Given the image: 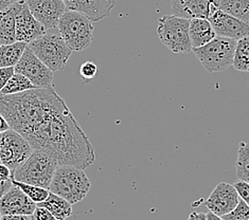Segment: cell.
<instances>
[{
  "label": "cell",
  "instance_id": "obj_1",
  "mask_svg": "<svg viewBox=\"0 0 249 220\" xmlns=\"http://www.w3.org/2000/svg\"><path fill=\"white\" fill-rule=\"evenodd\" d=\"M90 187V181L84 169L72 165H58L49 191L75 204L86 197Z\"/></svg>",
  "mask_w": 249,
  "mask_h": 220
},
{
  "label": "cell",
  "instance_id": "obj_2",
  "mask_svg": "<svg viewBox=\"0 0 249 220\" xmlns=\"http://www.w3.org/2000/svg\"><path fill=\"white\" fill-rule=\"evenodd\" d=\"M60 36L69 48L81 52L90 47L93 39V22L88 17L74 10H67L58 20Z\"/></svg>",
  "mask_w": 249,
  "mask_h": 220
},
{
  "label": "cell",
  "instance_id": "obj_3",
  "mask_svg": "<svg viewBox=\"0 0 249 220\" xmlns=\"http://www.w3.org/2000/svg\"><path fill=\"white\" fill-rule=\"evenodd\" d=\"M57 166V161L49 153L33 150L26 161L15 169L12 179L49 189Z\"/></svg>",
  "mask_w": 249,
  "mask_h": 220
},
{
  "label": "cell",
  "instance_id": "obj_4",
  "mask_svg": "<svg viewBox=\"0 0 249 220\" xmlns=\"http://www.w3.org/2000/svg\"><path fill=\"white\" fill-rule=\"evenodd\" d=\"M235 47L236 40L215 36L208 44L192 51L208 72H223L233 65Z\"/></svg>",
  "mask_w": 249,
  "mask_h": 220
},
{
  "label": "cell",
  "instance_id": "obj_5",
  "mask_svg": "<svg viewBox=\"0 0 249 220\" xmlns=\"http://www.w3.org/2000/svg\"><path fill=\"white\" fill-rule=\"evenodd\" d=\"M28 47L52 72L62 71L66 67L72 50L66 45L60 35L44 34L32 40Z\"/></svg>",
  "mask_w": 249,
  "mask_h": 220
},
{
  "label": "cell",
  "instance_id": "obj_6",
  "mask_svg": "<svg viewBox=\"0 0 249 220\" xmlns=\"http://www.w3.org/2000/svg\"><path fill=\"white\" fill-rule=\"evenodd\" d=\"M190 19L175 15H164L158 21L157 34L163 46L173 53H189L192 44L189 35Z\"/></svg>",
  "mask_w": 249,
  "mask_h": 220
},
{
  "label": "cell",
  "instance_id": "obj_7",
  "mask_svg": "<svg viewBox=\"0 0 249 220\" xmlns=\"http://www.w3.org/2000/svg\"><path fill=\"white\" fill-rule=\"evenodd\" d=\"M33 152L32 146L16 130L10 128L0 134V159L11 169L12 175Z\"/></svg>",
  "mask_w": 249,
  "mask_h": 220
},
{
  "label": "cell",
  "instance_id": "obj_8",
  "mask_svg": "<svg viewBox=\"0 0 249 220\" xmlns=\"http://www.w3.org/2000/svg\"><path fill=\"white\" fill-rule=\"evenodd\" d=\"M14 69L15 72L25 75L36 88L52 87L53 72L28 46Z\"/></svg>",
  "mask_w": 249,
  "mask_h": 220
},
{
  "label": "cell",
  "instance_id": "obj_9",
  "mask_svg": "<svg viewBox=\"0 0 249 220\" xmlns=\"http://www.w3.org/2000/svg\"><path fill=\"white\" fill-rule=\"evenodd\" d=\"M29 10L46 29L57 28L58 20L68 9L64 0H26Z\"/></svg>",
  "mask_w": 249,
  "mask_h": 220
},
{
  "label": "cell",
  "instance_id": "obj_10",
  "mask_svg": "<svg viewBox=\"0 0 249 220\" xmlns=\"http://www.w3.org/2000/svg\"><path fill=\"white\" fill-rule=\"evenodd\" d=\"M172 14L182 18H206L218 10V0H171Z\"/></svg>",
  "mask_w": 249,
  "mask_h": 220
},
{
  "label": "cell",
  "instance_id": "obj_11",
  "mask_svg": "<svg viewBox=\"0 0 249 220\" xmlns=\"http://www.w3.org/2000/svg\"><path fill=\"white\" fill-rule=\"evenodd\" d=\"M239 202L240 197L233 184L221 182L213 189L205 204L210 212L222 217L234 210Z\"/></svg>",
  "mask_w": 249,
  "mask_h": 220
},
{
  "label": "cell",
  "instance_id": "obj_12",
  "mask_svg": "<svg viewBox=\"0 0 249 220\" xmlns=\"http://www.w3.org/2000/svg\"><path fill=\"white\" fill-rule=\"evenodd\" d=\"M209 21L214 29L216 36L226 37L238 41L249 35V23L242 21L225 12L217 10Z\"/></svg>",
  "mask_w": 249,
  "mask_h": 220
},
{
  "label": "cell",
  "instance_id": "obj_13",
  "mask_svg": "<svg viewBox=\"0 0 249 220\" xmlns=\"http://www.w3.org/2000/svg\"><path fill=\"white\" fill-rule=\"evenodd\" d=\"M36 206V203L14 184L0 198V214L1 215L31 216Z\"/></svg>",
  "mask_w": 249,
  "mask_h": 220
},
{
  "label": "cell",
  "instance_id": "obj_14",
  "mask_svg": "<svg viewBox=\"0 0 249 220\" xmlns=\"http://www.w3.org/2000/svg\"><path fill=\"white\" fill-rule=\"evenodd\" d=\"M46 28L35 18L25 3L16 16V41L29 44L46 34Z\"/></svg>",
  "mask_w": 249,
  "mask_h": 220
},
{
  "label": "cell",
  "instance_id": "obj_15",
  "mask_svg": "<svg viewBox=\"0 0 249 220\" xmlns=\"http://www.w3.org/2000/svg\"><path fill=\"white\" fill-rule=\"evenodd\" d=\"M117 0H72L69 10L85 14L92 22L108 17L116 7Z\"/></svg>",
  "mask_w": 249,
  "mask_h": 220
},
{
  "label": "cell",
  "instance_id": "obj_16",
  "mask_svg": "<svg viewBox=\"0 0 249 220\" xmlns=\"http://www.w3.org/2000/svg\"><path fill=\"white\" fill-rule=\"evenodd\" d=\"M25 0L12 4L7 10L0 12V45H9L16 41V16Z\"/></svg>",
  "mask_w": 249,
  "mask_h": 220
},
{
  "label": "cell",
  "instance_id": "obj_17",
  "mask_svg": "<svg viewBox=\"0 0 249 220\" xmlns=\"http://www.w3.org/2000/svg\"><path fill=\"white\" fill-rule=\"evenodd\" d=\"M189 35L191 39L192 49L205 46L216 36L211 22L206 18L190 19Z\"/></svg>",
  "mask_w": 249,
  "mask_h": 220
},
{
  "label": "cell",
  "instance_id": "obj_18",
  "mask_svg": "<svg viewBox=\"0 0 249 220\" xmlns=\"http://www.w3.org/2000/svg\"><path fill=\"white\" fill-rule=\"evenodd\" d=\"M36 205L48 210L56 220H67L72 215V204L52 192L49 193V196L45 201Z\"/></svg>",
  "mask_w": 249,
  "mask_h": 220
},
{
  "label": "cell",
  "instance_id": "obj_19",
  "mask_svg": "<svg viewBox=\"0 0 249 220\" xmlns=\"http://www.w3.org/2000/svg\"><path fill=\"white\" fill-rule=\"evenodd\" d=\"M28 44L15 41L13 44L0 45V68L15 67L25 52Z\"/></svg>",
  "mask_w": 249,
  "mask_h": 220
},
{
  "label": "cell",
  "instance_id": "obj_20",
  "mask_svg": "<svg viewBox=\"0 0 249 220\" xmlns=\"http://www.w3.org/2000/svg\"><path fill=\"white\" fill-rule=\"evenodd\" d=\"M218 10L249 23V0H218Z\"/></svg>",
  "mask_w": 249,
  "mask_h": 220
},
{
  "label": "cell",
  "instance_id": "obj_21",
  "mask_svg": "<svg viewBox=\"0 0 249 220\" xmlns=\"http://www.w3.org/2000/svg\"><path fill=\"white\" fill-rule=\"evenodd\" d=\"M232 66L241 72H249V35L236 41Z\"/></svg>",
  "mask_w": 249,
  "mask_h": 220
},
{
  "label": "cell",
  "instance_id": "obj_22",
  "mask_svg": "<svg viewBox=\"0 0 249 220\" xmlns=\"http://www.w3.org/2000/svg\"><path fill=\"white\" fill-rule=\"evenodd\" d=\"M35 88L36 87L25 75L15 72L7 83V85L0 90V94H2V96H5V94H16Z\"/></svg>",
  "mask_w": 249,
  "mask_h": 220
},
{
  "label": "cell",
  "instance_id": "obj_23",
  "mask_svg": "<svg viewBox=\"0 0 249 220\" xmlns=\"http://www.w3.org/2000/svg\"><path fill=\"white\" fill-rule=\"evenodd\" d=\"M235 171L239 180L249 183V143L241 142L239 144L238 158L235 161Z\"/></svg>",
  "mask_w": 249,
  "mask_h": 220
},
{
  "label": "cell",
  "instance_id": "obj_24",
  "mask_svg": "<svg viewBox=\"0 0 249 220\" xmlns=\"http://www.w3.org/2000/svg\"><path fill=\"white\" fill-rule=\"evenodd\" d=\"M12 183L14 184V186H18L21 191L25 193L29 198H30L33 202L35 203L38 204L40 202H43L47 199V197L49 196L50 191L48 188H44V187H40L37 186H33V184H28L25 182H19V181H16L12 179Z\"/></svg>",
  "mask_w": 249,
  "mask_h": 220
},
{
  "label": "cell",
  "instance_id": "obj_25",
  "mask_svg": "<svg viewBox=\"0 0 249 220\" xmlns=\"http://www.w3.org/2000/svg\"><path fill=\"white\" fill-rule=\"evenodd\" d=\"M222 218L223 220H249V205L240 199L235 209L222 216Z\"/></svg>",
  "mask_w": 249,
  "mask_h": 220
},
{
  "label": "cell",
  "instance_id": "obj_26",
  "mask_svg": "<svg viewBox=\"0 0 249 220\" xmlns=\"http://www.w3.org/2000/svg\"><path fill=\"white\" fill-rule=\"evenodd\" d=\"M97 73H98L97 65L90 61L82 64V66L80 67V75L84 81L92 80L93 77L97 75Z\"/></svg>",
  "mask_w": 249,
  "mask_h": 220
},
{
  "label": "cell",
  "instance_id": "obj_27",
  "mask_svg": "<svg viewBox=\"0 0 249 220\" xmlns=\"http://www.w3.org/2000/svg\"><path fill=\"white\" fill-rule=\"evenodd\" d=\"M233 186L238 192L240 199L249 205V183L243 180H238L233 183Z\"/></svg>",
  "mask_w": 249,
  "mask_h": 220
},
{
  "label": "cell",
  "instance_id": "obj_28",
  "mask_svg": "<svg viewBox=\"0 0 249 220\" xmlns=\"http://www.w3.org/2000/svg\"><path fill=\"white\" fill-rule=\"evenodd\" d=\"M31 217L32 220H56V218L53 216L48 210L38 205L36 206V209L34 210Z\"/></svg>",
  "mask_w": 249,
  "mask_h": 220
},
{
  "label": "cell",
  "instance_id": "obj_29",
  "mask_svg": "<svg viewBox=\"0 0 249 220\" xmlns=\"http://www.w3.org/2000/svg\"><path fill=\"white\" fill-rule=\"evenodd\" d=\"M15 73L14 67H5V68H0V90L7 85L9 80Z\"/></svg>",
  "mask_w": 249,
  "mask_h": 220
},
{
  "label": "cell",
  "instance_id": "obj_30",
  "mask_svg": "<svg viewBox=\"0 0 249 220\" xmlns=\"http://www.w3.org/2000/svg\"><path fill=\"white\" fill-rule=\"evenodd\" d=\"M12 180V171L7 165L0 164V181Z\"/></svg>",
  "mask_w": 249,
  "mask_h": 220
},
{
  "label": "cell",
  "instance_id": "obj_31",
  "mask_svg": "<svg viewBox=\"0 0 249 220\" xmlns=\"http://www.w3.org/2000/svg\"><path fill=\"white\" fill-rule=\"evenodd\" d=\"M0 220H32V217L27 215H1Z\"/></svg>",
  "mask_w": 249,
  "mask_h": 220
},
{
  "label": "cell",
  "instance_id": "obj_32",
  "mask_svg": "<svg viewBox=\"0 0 249 220\" xmlns=\"http://www.w3.org/2000/svg\"><path fill=\"white\" fill-rule=\"evenodd\" d=\"M12 186H13V184H12V180L0 181V198L9 191Z\"/></svg>",
  "mask_w": 249,
  "mask_h": 220
},
{
  "label": "cell",
  "instance_id": "obj_33",
  "mask_svg": "<svg viewBox=\"0 0 249 220\" xmlns=\"http://www.w3.org/2000/svg\"><path fill=\"white\" fill-rule=\"evenodd\" d=\"M187 220H207V214L199 212H192Z\"/></svg>",
  "mask_w": 249,
  "mask_h": 220
},
{
  "label": "cell",
  "instance_id": "obj_34",
  "mask_svg": "<svg viewBox=\"0 0 249 220\" xmlns=\"http://www.w3.org/2000/svg\"><path fill=\"white\" fill-rule=\"evenodd\" d=\"M11 127L8 123V121L5 120V118L0 114V134H2L4 132H7Z\"/></svg>",
  "mask_w": 249,
  "mask_h": 220
},
{
  "label": "cell",
  "instance_id": "obj_35",
  "mask_svg": "<svg viewBox=\"0 0 249 220\" xmlns=\"http://www.w3.org/2000/svg\"><path fill=\"white\" fill-rule=\"evenodd\" d=\"M18 1V0H0V12L9 9L12 4Z\"/></svg>",
  "mask_w": 249,
  "mask_h": 220
},
{
  "label": "cell",
  "instance_id": "obj_36",
  "mask_svg": "<svg viewBox=\"0 0 249 220\" xmlns=\"http://www.w3.org/2000/svg\"><path fill=\"white\" fill-rule=\"evenodd\" d=\"M207 220H223V218L221 216H217L214 213L209 212L207 213Z\"/></svg>",
  "mask_w": 249,
  "mask_h": 220
},
{
  "label": "cell",
  "instance_id": "obj_37",
  "mask_svg": "<svg viewBox=\"0 0 249 220\" xmlns=\"http://www.w3.org/2000/svg\"><path fill=\"white\" fill-rule=\"evenodd\" d=\"M0 164H1V159H0Z\"/></svg>",
  "mask_w": 249,
  "mask_h": 220
},
{
  "label": "cell",
  "instance_id": "obj_38",
  "mask_svg": "<svg viewBox=\"0 0 249 220\" xmlns=\"http://www.w3.org/2000/svg\"><path fill=\"white\" fill-rule=\"evenodd\" d=\"M0 217H1V214H0Z\"/></svg>",
  "mask_w": 249,
  "mask_h": 220
}]
</instances>
